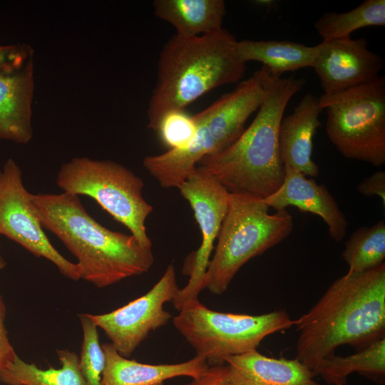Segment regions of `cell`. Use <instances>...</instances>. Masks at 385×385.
Returning <instances> with one entry per match:
<instances>
[{"label": "cell", "instance_id": "obj_17", "mask_svg": "<svg viewBox=\"0 0 385 385\" xmlns=\"http://www.w3.org/2000/svg\"><path fill=\"white\" fill-rule=\"evenodd\" d=\"M101 347L105 357L101 385H164L175 377L198 378L209 367L198 356L179 364H148L121 356L111 343Z\"/></svg>", "mask_w": 385, "mask_h": 385}, {"label": "cell", "instance_id": "obj_1", "mask_svg": "<svg viewBox=\"0 0 385 385\" xmlns=\"http://www.w3.org/2000/svg\"><path fill=\"white\" fill-rule=\"evenodd\" d=\"M293 326L296 358L312 371L341 345L359 350L385 337V263L336 279Z\"/></svg>", "mask_w": 385, "mask_h": 385}, {"label": "cell", "instance_id": "obj_9", "mask_svg": "<svg viewBox=\"0 0 385 385\" xmlns=\"http://www.w3.org/2000/svg\"><path fill=\"white\" fill-rule=\"evenodd\" d=\"M56 183L64 192L93 199L143 246L152 249L145 222L153 207L143 195L142 179L131 170L111 160L77 157L61 166Z\"/></svg>", "mask_w": 385, "mask_h": 385}, {"label": "cell", "instance_id": "obj_10", "mask_svg": "<svg viewBox=\"0 0 385 385\" xmlns=\"http://www.w3.org/2000/svg\"><path fill=\"white\" fill-rule=\"evenodd\" d=\"M178 188L193 210L202 235L200 247L185 265L184 274L189 275L188 282L179 289L172 302L175 309L180 311L197 301L199 294L205 289L206 272L214 242L228 209L230 192L200 165L188 174Z\"/></svg>", "mask_w": 385, "mask_h": 385}, {"label": "cell", "instance_id": "obj_22", "mask_svg": "<svg viewBox=\"0 0 385 385\" xmlns=\"http://www.w3.org/2000/svg\"><path fill=\"white\" fill-rule=\"evenodd\" d=\"M61 368L41 369L17 355L0 371V379L9 385H85L79 366V357L73 351L58 350Z\"/></svg>", "mask_w": 385, "mask_h": 385}, {"label": "cell", "instance_id": "obj_27", "mask_svg": "<svg viewBox=\"0 0 385 385\" xmlns=\"http://www.w3.org/2000/svg\"><path fill=\"white\" fill-rule=\"evenodd\" d=\"M33 56L34 50L29 44L0 45V72L20 68Z\"/></svg>", "mask_w": 385, "mask_h": 385}, {"label": "cell", "instance_id": "obj_14", "mask_svg": "<svg viewBox=\"0 0 385 385\" xmlns=\"http://www.w3.org/2000/svg\"><path fill=\"white\" fill-rule=\"evenodd\" d=\"M285 176L280 188L263 199L269 207L276 211L294 206L301 212L320 217L328 227L329 234L336 242L346 236L348 222L337 202L327 186L319 185L313 178L288 165H284Z\"/></svg>", "mask_w": 385, "mask_h": 385}, {"label": "cell", "instance_id": "obj_2", "mask_svg": "<svg viewBox=\"0 0 385 385\" xmlns=\"http://www.w3.org/2000/svg\"><path fill=\"white\" fill-rule=\"evenodd\" d=\"M43 227L54 234L76 257L80 279L105 287L147 272L152 249L133 235L103 227L86 210L76 195L31 194Z\"/></svg>", "mask_w": 385, "mask_h": 385}, {"label": "cell", "instance_id": "obj_31", "mask_svg": "<svg viewBox=\"0 0 385 385\" xmlns=\"http://www.w3.org/2000/svg\"><path fill=\"white\" fill-rule=\"evenodd\" d=\"M6 265L4 258L0 255V270L3 269Z\"/></svg>", "mask_w": 385, "mask_h": 385}, {"label": "cell", "instance_id": "obj_12", "mask_svg": "<svg viewBox=\"0 0 385 385\" xmlns=\"http://www.w3.org/2000/svg\"><path fill=\"white\" fill-rule=\"evenodd\" d=\"M179 289L175 267L169 265L146 294L111 312L88 315L104 331L117 351L127 358L150 332L165 326L171 319L164 304L172 302Z\"/></svg>", "mask_w": 385, "mask_h": 385}, {"label": "cell", "instance_id": "obj_28", "mask_svg": "<svg viewBox=\"0 0 385 385\" xmlns=\"http://www.w3.org/2000/svg\"><path fill=\"white\" fill-rule=\"evenodd\" d=\"M186 385H235L230 376L228 366L225 364L209 366L198 378Z\"/></svg>", "mask_w": 385, "mask_h": 385}, {"label": "cell", "instance_id": "obj_4", "mask_svg": "<svg viewBox=\"0 0 385 385\" xmlns=\"http://www.w3.org/2000/svg\"><path fill=\"white\" fill-rule=\"evenodd\" d=\"M304 84V79L293 76L278 78L240 137L221 152L202 158L199 165L230 192H246L262 199L275 192L285 176L279 126L289 101Z\"/></svg>", "mask_w": 385, "mask_h": 385}, {"label": "cell", "instance_id": "obj_32", "mask_svg": "<svg viewBox=\"0 0 385 385\" xmlns=\"http://www.w3.org/2000/svg\"><path fill=\"white\" fill-rule=\"evenodd\" d=\"M1 170H0V175H1Z\"/></svg>", "mask_w": 385, "mask_h": 385}, {"label": "cell", "instance_id": "obj_7", "mask_svg": "<svg viewBox=\"0 0 385 385\" xmlns=\"http://www.w3.org/2000/svg\"><path fill=\"white\" fill-rule=\"evenodd\" d=\"M326 133L346 158L376 167L385 163V77L319 97Z\"/></svg>", "mask_w": 385, "mask_h": 385}, {"label": "cell", "instance_id": "obj_6", "mask_svg": "<svg viewBox=\"0 0 385 385\" xmlns=\"http://www.w3.org/2000/svg\"><path fill=\"white\" fill-rule=\"evenodd\" d=\"M269 208L262 198L230 192L215 252L206 272L205 289L223 294L243 265L291 234L292 215L286 209L270 214Z\"/></svg>", "mask_w": 385, "mask_h": 385}, {"label": "cell", "instance_id": "obj_25", "mask_svg": "<svg viewBox=\"0 0 385 385\" xmlns=\"http://www.w3.org/2000/svg\"><path fill=\"white\" fill-rule=\"evenodd\" d=\"M83 339L79 366L85 385H101L105 357L99 343L98 327L88 314H81Z\"/></svg>", "mask_w": 385, "mask_h": 385}, {"label": "cell", "instance_id": "obj_24", "mask_svg": "<svg viewBox=\"0 0 385 385\" xmlns=\"http://www.w3.org/2000/svg\"><path fill=\"white\" fill-rule=\"evenodd\" d=\"M342 257L349 266L348 273H360L374 269L385 259V222L356 229L345 243Z\"/></svg>", "mask_w": 385, "mask_h": 385}, {"label": "cell", "instance_id": "obj_19", "mask_svg": "<svg viewBox=\"0 0 385 385\" xmlns=\"http://www.w3.org/2000/svg\"><path fill=\"white\" fill-rule=\"evenodd\" d=\"M155 15L175 29V35L196 37L222 29L223 0H155Z\"/></svg>", "mask_w": 385, "mask_h": 385}, {"label": "cell", "instance_id": "obj_15", "mask_svg": "<svg viewBox=\"0 0 385 385\" xmlns=\"http://www.w3.org/2000/svg\"><path fill=\"white\" fill-rule=\"evenodd\" d=\"M34 86L33 58L20 68L0 72V139L19 144L32 140Z\"/></svg>", "mask_w": 385, "mask_h": 385}, {"label": "cell", "instance_id": "obj_29", "mask_svg": "<svg viewBox=\"0 0 385 385\" xmlns=\"http://www.w3.org/2000/svg\"><path fill=\"white\" fill-rule=\"evenodd\" d=\"M358 192L366 197L376 195L385 205V172L378 170L364 178L357 185Z\"/></svg>", "mask_w": 385, "mask_h": 385}, {"label": "cell", "instance_id": "obj_20", "mask_svg": "<svg viewBox=\"0 0 385 385\" xmlns=\"http://www.w3.org/2000/svg\"><path fill=\"white\" fill-rule=\"evenodd\" d=\"M237 51L244 63L260 62L274 77L279 78L285 72L312 67L318 46H307L288 41L245 39L237 41Z\"/></svg>", "mask_w": 385, "mask_h": 385}, {"label": "cell", "instance_id": "obj_21", "mask_svg": "<svg viewBox=\"0 0 385 385\" xmlns=\"http://www.w3.org/2000/svg\"><path fill=\"white\" fill-rule=\"evenodd\" d=\"M313 372L330 385H345L353 373L382 384L385 381V337L349 356L331 355L322 359Z\"/></svg>", "mask_w": 385, "mask_h": 385}, {"label": "cell", "instance_id": "obj_8", "mask_svg": "<svg viewBox=\"0 0 385 385\" xmlns=\"http://www.w3.org/2000/svg\"><path fill=\"white\" fill-rule=\"evenodd\" d=\"M173 322L208 366L225 364L227 357L257 349L267 336L293 326L282 310L260 315L220 312L199 300L184 307Z\"/></svg>", "mask_w": 385, "mask_h": 385}, {"label": "cell", "instance_id": "obj_13", "mask_svg": "<svg viewBox=\"0 0 385 385\" xmlns=\"http://www.w3.org/2000/svg\"><path fill=\"white\" fill-rule=\"evenodd\" d=\"M312 68L323 95H332L368 83L380 76L384 59L368 48L364 38L351 36L322 41Z\"/></svg>", "mask_w": 385, "mask_h": 385}, {"label": "cell", "instance_id": "obj_30", "mask_svg": "<svg viewBox=\"0 0 385 385\" xmlns=\"http://www.w3.org/2000/svg\"><path fill=\"white\" fill-rule=\"evenodd\" d=\"M6 308L0 294V371L4 369L16 356L14 347L7 337L4 320Z\"/></svg>", "mask_w": 385, "mask_h": 385}, {"label": "cell", "instance_id": "obj_23", "mask_svg": "<svg viewBox=\"0 0 385 385\" xmlns=\"http://www.w3.org/2000/svg\"><path fill=\"white\" fill-rule=\"evenodd\" d=\"M384 26V0H365L346 12H326L314 24L322 41L351 36L364 27Z\"/></svg>", "mask_w": 385, "mask_h": 385}, {"label": "cell", "instance_id": "obj_18", "mask_svg": "<svg viewBox=\"0 0 385 385\" xmlns=\"http://www.w3.org/2000/svg\"><path fill=\"white\" fill-rule=\"evenodd\" d=\"M235 385H321L298 359L272 358L257 349L225 359Z\"/></svg>", "mask_w": 385, "mask_h": 385}, {"label": "cell", "instance_id": "obj_5", "mask_svg": "<svg viewBox=\"0 0 385 385\" xmlns=\"http://www.w3.org/2000/svg\"><path fill=\"white\" fill-rule=\"evenodd\" d=\"M277 78L262 66L234 90L193 115L196 131L188 148L145 157V169L163 188H178L202 158L221 152L240 137Z\"/></svg>", "mask_w": 385, "mask_h": 385}, {"label": "cell", "instance_id": "obj_3", "mask_svg": "<svg viewBox=\"0 0 385 385\" xmlns=\"http://www.w3.org/2000/svg\"><path fill=\"white\" fill-rule=\"evenodd\" d=\"M237 41L224 28L196 37L172 36L159 55L158 80L147 109L148 127L155 130L165 113L185 110L207 92L240 82L246 63L238 56Z\"/></svg>", "mask_w": 385, "mask_h": 385}, {"label": "cell", "instance_id": "obj_11", "mask_svg": "<svg viewBox=\"0 0 385 385\" xmlns=\"http://www.w3.org/2000/svg\"><path fill=\"white\" fill-rule=\"evenodd\" d=\"M31 195L23 184L20 168L9 158L0 175V235L49 260L68 279L78 280L77 265L62 256L44 232Z\"/></svg>", "mask_w": 385, "mask_h": 385}, {"label": "cell", "instance_id": "obj_26", "mask_svg": "<svg viewBox=\"0 0 385 385\" xmlns=\"http://www.w3.org/2000/svg\"><path fill=\"white\" fill-rule=\"evenodd\" d=\"M155 131L168 150H183L195 137V120L185 110H172L162 116Z\"/></svg>", "mask_w": 385, "mask_h": 385}, {"label": "cell", "instance_id": "obj_16", "mask_svg": "<svg viewBox=\"0 0 385 385\" xmlns=\"http://www.w3.org/2000/svg\"><path fill=\"white\" fill-rule=\"evenodd\" d=\"M323 110L319 97L305 94L292 113L282 117L278 130L281 159L305 176L317 177L319 166L312 159L313 138L322 123L319 119Z\"/></svg>", "mask_w": 385, "mask_h": 385}]
</instances>
